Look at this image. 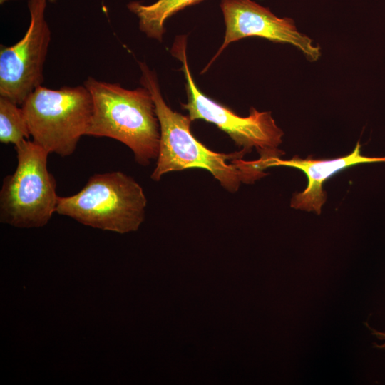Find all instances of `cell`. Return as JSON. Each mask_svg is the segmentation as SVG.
Returning <instances> with one entry per match:
<instances>
[{
    "label": "cell",
    "mask_w": 385,
    "mask_h": 385,
    "mask_svg": "<svg viewBox=\"0 0 385 385\" xmlns=\"http://www.w3.org/2000/svg\"><path fill=\"white\" fill-rule=\"evenodd\" d=\"M146 205L139 183L121 171H114L94 174L76 194L58 197L56 212L87 226L126 233L138 229Z\"/></svg>",
    "instance_id": "3957f363"
},
{
    "label": "cell",
    "mask_w": 385,
    "mask_h": 385,
    "mask_svg": "<svg viewBox=\"0 0 385 385\" xmlns=\"http://www.w3.org/2000/svg\"><path fill=\"white\" fill-rule=\"evenodd\" d=\"M48 0H29V27L18 42L0 48V96L22 106L43 82L51 31L45 18Z\"/></svg>",
    "instance_id": "52a82bcc"
},
{
    "label": "cell",
    "mask_w": 385,
    "mask_h": 385,
    "mask_svg": "<svg viewBox=\"0 0 385 385\" xmlns=\"http://www.w3.org/2000/svg\"><path fill=\"white\" fill-rule=\"evenodd\" d=\"M366 327L369 329V330L371 331L372 334L375 335L379 339L384 341V342L381 344H374V346L378 349H385V332L376 330L370 327L366 323Z\"/></svg>",
    "instance_id": "7c38bea8"
},
{
    "label": "cell",
    "mask_w": 385,
    "mask_h": 385,
    "mask_svg": "<svg viewBox=\"0 0 385 385\" xmlns=\"http://www.w3.org/2000/svg\"><path fill=\"white\" fill-rule=\"evenodd\" d=\"M6 1H8V0H0V2H1V4H4Z\"/></svg>",
    "instance_id": "4fadbf2b"
},
{
    "label": "cell",
    "mask_w": 385,
    "mask_h": 385,
    "mask_svg": "<svg viewBox=\"0 0 385 385\" xmlns=\"http://www.w3.org/2000/svg\"><path fill=\"white\" fill-rule=\"evenodd\" d=\"M139 67L140 83L151 93L160 124V147L152 180L159 181L168 173L197 168L209 171L223 188L234 193L242 183H252L267 175L263 159L245 160L242 150L217 153L196 139L190 130L192 121L189 115L173 111L166 103L155 72L145 62H139Z\"/></svg>",
    "instance_id": "6da1fadb"
},
{
    "label": "cell",
    "mask_w": 385,
    "mask_h": 385,
    "mask_svg": "<svg viewBox=\"0 0 385 385\" xmlns=\"http://www.w3.org/2000/svg\"><path fill=\"white\" fill-rule=\"evenodd\" d=\"M385 162V157H366L361 154L359 141L349 155L333 159L316 160L309 158L302 159L294 156L290 160L276 158L271 166H289L302 170L308 185L301 192L295 193L291 200V207L294 209L314 211L319 215L321 207L326 202L327 195L322 189L324 183L335 173L352 165L364 163Z\"/></svg>",
    "instance_id": "9c48e42d"
},
{
    "label": "cell",
    "mask_w": 385,
    "mask_h": 385,
    "mask_svg": "<svg viewBox=\"0 0 385 385\" xmlns=\"http://www.w3.org/2000/svg\"><path fill=\"white\" fill-rule=\"evenodd\" d=\"M220 6L225 26L224 40L202 73L209 68L230 43L252 36L291 44L311 61L320 58V47L297 30L293 19L277 17L269 8L252 0H220Z\"/></svg>",
    "instance_id": "ba28073f"
},
{
    "label": "cell",
    "mask_w": 385,
    "mask_h": 385,
    "mask_svg": "<svg viewBox=\"0 0 385 385\" xmlns=\"http://www.w3.org/2000/svg\"><path fill=\"white\" fill-rule=\"evenodd\" d=\"M30 135L22 107L0 96V142L16 145Z\"/></svg>",
    "instance_id": "8fae6325"
},
{
    "label": "cell",
    "mask_w": 385,
    "mask_h": 385,
    "mask_svg": "<svg viewBox=\"0 0 385 385\" xmlns=\"http://www.w3.org/2000/svg\"><path fill=\"white\" fill-rule=\"evenodd\" d=\"M17 166L0 191V221L20 228L40 227L56 210V183L47 168L49 154L34 141L15 145Z\"/></svg>",
    "instance_id": "5b68a950"
},
{
    "label": "cell",
    "mask_w": 385,
    "mask_h": 385,
    "mask_svg": "<svg viewBox=\"0 0 385 385\" xmlns=\"http://www.w3.org/2000/svg\"><path fill=\"white\" fill-rule=\"evenodd\" d=\"M30 135L48 153L71 155L86 135L93 101L83 86L51 89L37 87L21 106Z\"/></svg>",
    "instance_id": "277c9868"
},
{
    "label": "cell",
    "mask_w": 385,
    "mask_h": 385,
    "mask_svg": "<svg viewBox=\"0 0 385 385\" xmlns=\"http://www.w3.org/2000/svg\"><path fill=\"white\" fill-rule=\"evenodd\" d=\"M83 85L93 101L86 135L111 138L124 143L141 165L157 159L160 130L150 91L144 86L128 89L91 76Z\"/></svg>",
    "instance_id": "7a4b0ae2"
},
{
    "label": "cell",
    "mask_w": 385,
    "mask_h": 385,
    "mask_svg": "<svg viewBox=\"0 0 385 385\" xmlns=\"http://www.w3.org/2000/svg\"><path fill=\"white\" fill-rule=\"evenodd\" d=\"M48 1L53 3V2H55L56 0H48Z\"/></svg>",
    "instance_id": "5bb4252c"
},
{
    "label": "cell",
    "mask_w": 385,
    "mask_h": 385,
    "mask_svg": "<svg viewBox=\"0 0 385 385\" xmlns=\"http://www.w3.org/2000/svg\"><path fill=\"white\" fill-rule=\"evenodd\" d=\"M202 0H157L150 4L131 1L127 5L130 11L138 19L140 30L147 37L162 41L168 19L187 6Z\"/></svg>",
    "instance_id": "30bf717a"
},
{
    "label": "cell",
    "mask_w": 385,
    "mask_h": 385,
    "mask_svg": "<svg viewBox=\"0 0 385 385\" xmlns=\"http://www.w3.org/2000/svg\"><path fill=\"white\" fill-rule=\"evenodd\" d=\"M187 36L175 38L171 54L182 63L185 79L187 102L181 106L188 112L192 121L203 120L226 133L245 153L255 148L260 157L280 158L284 153L278 149L283 131L270 111H259L252 107L248 116L242 117L230 108L207 97L197 86L191 74L186 53Z\"/></svg>",
    "instance_id": "8992f818"
}]
</instances>
